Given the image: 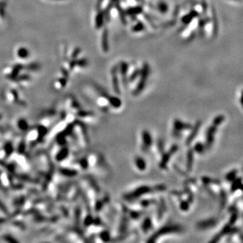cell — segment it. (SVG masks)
<instances>
[{"instance_id": "obj_12", "label": "cell", "mask_w": 243, "mask_h": 243, "mask_svg": "<svg viewBox=\"0 0 243 243\" xmlns=\"http://www.w3.org/2000/svg\"><path fill=\"white\" fill-rule=\"evenodd\" d=\"M194 154L195 152L192 148H190L186 155V170L188 172H191L193 167V162H194Z\"/></svg>"}, {"instance_id": "obj_23", "label": "cell", "mask_w": 243, "mask_h": 243, "mask_svg": "<svg viewBox=\"0 0 243 243\" xmlns=\"http://www.w3.org/2000/svg\"><path fill=\"white\" fill-rule=\"evenodd\" d=\"M157 145H158V149L159 154L161 155L165 151V147H164L165 145H164V141H163V140L159 139L158 141Z\"/></svg>"}, {"instance_id": "obj_22", "label": "cell", "mask_w": 243, "mask_h": 243, "mask_svg": "<svg viewBox=\"0 0 243 243\" xmlns=\"http://www.w3.org/2000/svg\"><path fill=\"white\" fill-rule=\"evenodd\" d=\"M99 238H100L101 239V241L104 242L109 241L112 238L110 236V233L106 231L101 232L100 235H99Z\"/></svg>"}, {"instance_id": "obj_10", "label": "cell", "mask_w": 243, "mask_h": 243, "mask_svg": "<svg viewBox=\"0 0 243 243\" xmlns=\"http://www.w3.org/2000/svg\"><path fill=\"white\" fill-rule=\"evenodd\" d=\"M153 227H154V224H153V220L151 216L145 217L141 224V230L142 232L144 234H147L151 230Z\"/></svg>"}, {"instance_id": "obj_6", "label": "cell", "mask_w": 243, "mask_h": 243, "mask_svg": "<svg viewBox=\"0 0 243 243\" xmlns=\"http://www.w3.org/2000/svg\"><path fill=\"white\" fill-rule=\"evenodd\" d=\"M178 146L177 145H172L168 151H164L161 155V159L159 164V167L161 169H166L168 168V165L172 157L178 150Z\"/></svg>"}, {"instance_id": "obj_17", "label": "cell", "mask_w": 243, "mask_h": 243, "mask_svg": "<svg viewBox=\"0 0 243 243\" xmlns=\"http://www.w3.org/2000/svg\"><path fill=\"white\" fill-rule=\"evenodd\" d=\"M238 171L236 169H232L231 171H230L226 174L225 176V179L226 181L229 182H232L234 180H235L238 176Z\"/></svg>"}, {"instance_id": "obj_9", "label": "cell", "mask_w": 243, "mask_h": 243, "mask_svg": "<svg viewBox=\"0 0 243 243\" xmlns=\"http://www.w3.org/2000/svg\"><path fill=\"white\" fill-rule=\"evenodd\" d=\"M202 125L201 121H197L195 123V124L194 126H192L191 129L190 130L191 132H190L189 135L188 136V137L186 139V145L187 146L191 145L192 142L194 141V140L197 138V136L199 134V131H200L201 127Z\"/></svg>"}, {"instance_id": "obj_21", "label": "cell", "mask_w": 243, "mask_h": 243, "mask_svg": "<svg viewBox=\"0 0 243 243\" xmlns=\"http://www.w3.org/2000/svg\"><path fill=\"white\" fill-rule=\"evenodd\" d=\"M139 201V203L141 205L142 207H148L149 206H151L152 204H154L156 203V201H155V199H146V200H141V201Z\"/></svg>"}, {"instance_id": "obj_3", "label": "cell", "mask_w": 243, "mask_h": 243, "mask_svg": "<svg viewBox=\"0 0 243 243\" xmlns=\"http://www.w3.org/2000/svg\"><path fill=\"white\" fill-rule=\"evenodd\" d=\"M225 120V116L224 115H218L214 119L211 125L209 126L207 128L205 135V144L207 149L211 148L214 142L215 135L217 132L219 126H220Z\"/></svg>"}, {"instance_id": "obj_4", "label": "cell", "mask_w": 243, "mask_h": 243, "mask_svg": "<svg viewBox=\"0 0 243 243\" xmlns=\"http://www.w3.org/2000/svg\"><path fill=\"white\" fill-rule=\"evenodd\" d=\"M74 132L79 145L81 147H85L89 145V139L88 133L85 126L81 124H76L74 127Z\"/></svg>"}, {"instance_id": "obj_2", "label": "cell", "mask_w": 243, "mask_h": 243, "mask_svg": "<svg viewBox=\"0 0 243 243\" xmlns=\"http://www.w3.org/2000/svg\"><path fill=\"white\" fill-rule=\"evenodd\" d=\"M183 228L180 225L176 224H169L162 226L161 228L158 229L157 231L154 233L149 238L147 242H154L158 241L159 238L166 235L178 234L182 232Z\"/></svg>"}, {"instance_id": "obj_7", "label": "cell", "mask_w": 243, "mask_h": 243, "mask_svg": "<svg viewBox=\"0 0 243 243\" xmlns=\"http://www.w3.org/2000/svg\"><path fill=\"white\" fill-rule=\"evenodd\" d=\"M141 151L145 154H147L150 151L153 145V137L150 132L147 130L143 131L141 133Z\"/></svg>"}, {"instance_id": "obj_25", "label": "cell", "mask_w": 243, "mask_h": 243, "mask_svg": "<svg viewBox=\"0 0 243 243\" xmlns=\"http://www.w3.org/2000/svg\"><path fill=\"white\" fill-rule=\"evenodd\" d=\"M27 124H28V123L26 122L25 120H20V121H18V128L22 129V131H23V130L27 128ZM22 130H21V131H22Z\"/></svg>"}, {"instance_id": "obj_13", "label": "cell", "mask_w": 243, "mask_h": 243, "mask_svg": "<svg viewBox=\"0 0 243 243\" xmlns=\"http://www.w3.org/2000/svg\"><path fill=\"white\" fill-rule=\"evenodd\" d=\"M227 200H228L227 194H226V192L222 188L219 192V207H220V209H223L226 207V205L227 203Z\"/></svg>"}, {"instance_id": "obj_24", "label": "cell", "mask_w": 243, "mask_h": 243, "mask_svg": "<svg viewBox=\"0 0 243 243\" xmlns=\"http://www.w3.org/2000/svg\"><path fill=\"white\" fill-rule=\"evenodd\" d=\"M0 214L3 215H6V217H7L6 215L9 214V212L8 209L5 207V206L3 205L1 202H0Z\"/></svg>"}, {"instance_id": "obj_16", "label": "cell", "mask_w": 243, "mask_h": 243, "mask_svg": "<svg viewBox=\"0 0 243 243\" xmlns=\"http://www.w3.org/2000/svg\"><path fill=\"white\" fill-rule=\"evenodd\" d=\"M192 149L196 154L201 155L203 154L205 151L207 150V147H206L205 143H203L201 142H197L195 143L194 147H192Z\"/></svg>"}, {"instance_id": "obj_20", "label": "cell", "mask_w": 243, "mask_h": 243, "mask_svg": "<svg viewBox=\"0 0 243 243\" xmlns=\"http://www.w3.org/2000/svg\"><path fill=\"white\" fill-rule=\"evenodd\" d=\"M0 182L2 183V185L4 187H8L10 185V182H9L8 176L6 174L2 173L0 176Z\"/></svg>"}, {"instance_id": "obj_5", "label": "cell", "mask_w": 243, "mask_h": 243, "mask_svg": "<svg viewBox=\"0 0 243 243\" xmlns=\"http://www.w3.org/2000/svg\"><path fill=\"white\" fill-rule=\"evenodd\" d=\"M192 126L189 123L185 122L180 119H175L172 125V136L176 139H180L182 135V132L190 131Z\"/></svg>"}, {"instance_id": "obj_18", "label": "cell", "mask_w": 243, "mask_h": 243, "mask_svg": "<svg viewBox=\"0 0 243 243\" xmlns=\"http://www.w3.org/2000/svg\"><path fill=\"white\" fill-rule=\"evenodd\" d=\"M162 201H160L159 205H158V218L159 220H160L161 218L163 217V215H164V213L165 212L166 210V206L165 204V202L164 201V199H161Z\"/></svg>"}, {"instance_id": "obj_19", "label": "cell", "mask_w": 243, "mask_h": 243, "mask_svg": "<svg viewBox=\"0 0 243 243\" xmlns=\"http://www.w3.org/2000/svg\"><path fill=\"white\" fill-rule=\"evenodd\" d=\"M191 203L187 199L182 200L180 202V209H181L182 211H187L190 209V206H191Z\"/></svg>"}, {"instance_id": "obj_8", "label": "cell", "mask_w": 243, "mask_h": 243, "mask_svg": "<svg viewBox=\"0 0 243 243\" xmlns=\"http://www.w3.org/2000/svg\"><path fill=\"white\" fill-rule=\"evenodd\" d=\"M219 219L217 218H210L203 219L197 223V228L200 230H207L215 226L218 224Z\"/></svg>"}, {"instance_id": "obj_1", "label": "cell", "mask_w": 243, "mask_h": 243, "mask_svg": "<svg viewBox=\"0 0 243 243\" xmlns=\"http://www.w3.org/2000/svg\"><path fill=\"white\" fill-rule=\"evenodd\" d=\"M167 190V187L164 184H158L154 186L142 185L139 187L126 193L123 195L125 201L128 202H135L138 201L140 198L144 197L147 194L155 192H163Z\"/></svg>"}, {"instance_id": "obj_14", "label": "cell", "mask_w": 243, "mask_h": 243, "mask_svg": "<svg viewBox=\"0 0 243 243\" xmlns=\"http://www.w3.org/2000/svg\"><path fill=\"white\" fill-rule=\"evenodd\" d=\"M39 135H40V131H39L38 129H33L28 133L27 139H26L27 141H28V142H33L37 141V140H39Z\"/></svg>"}, {"instance_id": "obj_11", "label": "cell", "mask_w": 243, "mask_h": 243, "mask_svg": "<svg viewBox=\"0 0 243 243\" xmlns=\"http://www.w3.org/2000/svg\"><path fill=\"white\" fill-rule=\"evenodd\" d=\"M134 163L136 169L141 172H144L147 169V162L141 156H136L134 159Z\"/></svg>"}, {"instance_id": "obj_15", "label": "cell", "mask_w": 243, "mask_h": 243, "mask_svg": "<svg viewBox=\"0 0 243 243\" xmlns=\"http://www.w3.org/2000/svg\"><path fill=\"white\" fill-rule=\"evenodd\" d=\"M230 186V192H235L237 191L238 190L242 189V178L241 177L236 178L232 182Z\"/></svg>"}]
</instances>
